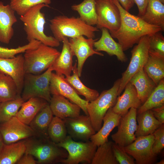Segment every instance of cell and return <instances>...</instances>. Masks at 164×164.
Listing matches in <instances>:
<instances>
[{
	"label": "cell",
	"instance_id": "cell-1",
	"mask_svg": "<svg viewBox=\"0 0 164 164\" xmlns=\"http://www.w3.org/2000/svg\"><path fill=\"white\" fill-rule=\"evenodd\" d=\"M120 12L121 24L117 30L110 32L113 38L117 39L125 51L137 44L143 36H149L162 31L159 26L149 24L139 16L130 13L125 9L118 0H112Z\"/></svg>",
	"mask_w": 164,
	"mask_h": 164
},
{
	"label": "cell",
	"instance_id": "cell-2",
	"mask_svg": "<svg viewBox=\"0 0 164 164\" xmlns=\"http://www.w3.org/2000/svg\"><path fill=\"white\" fill-rule=\"evenodd\" d=\"M49 22L53 36L60 42L64 37L74 38L83 36L94 39L95 32L99 31L96 27L87 25L79 17L59 15L50 20Z\"/></svg>",
	"mask_w": 164,
	"mask_h": 164
},
{
	"label": "cell",
	"instance_id": "cell-3",
	"mask_svg": "<svg viewBox=\"0 0 164 164\" xmlns=\"http://www.w3.org/2000/svg\"><path fill=\"white\" fill-rule=\"evenodd\" d=\"M24 140L26 148L25 153L36 157L37 163H60L68 156V153L65 149L58 146L48 137L34 135Z\"/></svg>",
	"mask_w": 164,
	"mask_h": 164
},
{
	"label": "cell",
	"instance_id": "cell-4",
	"mask_svg": "<svg viewBox=\"0 0 164 164\" xmlns=\"http://www.w3.org/2000/svg\"><path fill=\"white\" fill-rule=\"evenodd\" d=\"M45 7L50 6L44 4L38 5L20 16V19L23 23V29L29 42L36 40L46 45L57 47L60 42L53 36H47L44 32L46 21L45 14L41 10Z\"/></svg>",
	"mask_w": 164,
	"mask_h": 164
},
{
	"label": "cell",
	"instance_id": "cell-5",
	"mask_svg": "<svg viewBox=\"0 0 164 164\" xmlns=\"http://www.w3.org/2000/svg\"><path fill=\"white\" fill-rule=\"evenodd\" d=\"M60 53L56 49L41 43L36 48L24 52V68L25 73L39 74L53 64Z\"/></svg>",
	"mask_w": 164,
	"mask_h": 164
},
{
	"label": "cell",
	"instance_id": "cell-6",
	"mask_svg": "<svg viewBox=\"0 0 164 164\" xmlns=\"http://www.w3.org/2000/svg\"><path fill=\"white\" fill-rule=\"evenodd\" d=\"M121 82L116 80L110 89L103 91L95 100L88 103L87 110L92 126L96 132L101 128L103 118L108 110L115 104Z\"/></svg>",
	"mask_w": 164,
	"mask_h": 164
},
{
	"label": "cell",
	"instance_id": "cell-7",
	"mask_svg": "<svg viewBox=\"0 0 164 164\" xmlns=\"http://www.w3.org/2000/svg\"><path fill=\"white\" fill-rule=\"evenodd\" d=\"M53 71L51 66L42 74L25 73L21 96L24 101L39 97L50 102L51 98L50 82Z\"/></svg>",
	"mask_w": 164,
	"mask_h": 164
},
{
	"label": "cell",
	"instance_id": "cell-8",
	"mask_svg": "<svg viewBox=\"0 0 164 164\" xmlns=\"http://www.w3.org/2000/svg\"><path fill=\"white\" fill-rule=\"evenodd\" d=\"M56 144L65 149L68 153L67 157L60 162L64 164H91L97 147L91 141H75L70 135Z\"/></svg>",
	"mask_w": 164,
	"mask_h": 164
},
{
	"label": "cell",
	"instance_id": "cell-9",
	"mask_svg": "<svg viewBox=\"0 0 164 164\" xmlns=\"http://www.w3.org/2000/svg\"><path fill=\"white\" fill-rule=\"evenodd\" d=\"M137 44L131 51V57L127 69L122 73L118 96H120L131 78L139 69L144 67L148 58L149 36H143Z\"/></svg>",
	"mask_w": 164,
	"mask_h": 164
},
{
	"label": "cell",
	"instance_id": "cell-10",
	"mask_svg": "<svg viewBox=\"0 0 164 164\" xmlns=\"http://www.w3.org/2000/svg\"><path fill=\"white\" fill-rule=\"evenodd\" d=\"M97 20L96 27L107 29L109 32L117 30L121 24L119 9L112 0H95Z\"/></svg>",
	"mask_w": 164,
	"mask_h": 164
},
{
	"label": "cell",
	"instance_id": "cell-11",
	"mask_svg": "<svg viewBox=\"0 0 164 164\" xmlns=\"http://www.w3.org/2000/svg\"><path fill=\"white\" fill-rule=\"evenodd\" d=\"M154 142V136L151 134L136 137L133 142L124 148L137 164H152L155 162L157 156L152 149Z\"/></svg>",
	"mask_w": 164,
	"mask_h": 164
},
{
	"label": "cell",
	"instance_id": "cell-12",
	"mask_svg": "<svg viewBox=\"0 0 164 164\" xmlns=\"http://www.w3.org/2000/svg\"><path fill=\"white\" fill-rule=\"evenodd\" d=\"M137 115V109L132 108L125 114L121 116L117 131L111 136L115 143L125 147L136 139L135 133L138 128Z\"/></svg>",
	"mask_w": 164,
	"mask_h": 164
},
{
	"label": "cell",
	"instance_id": "cell-13",
	"mask_svg": "<svg viewBox=\"0 0 164 164\" xmlns=\"http://www.w3.org/2000/svg\"><path fill=\"white\" fill-rule=\"evenodd\" d=\"M0 132L5 144H9L25 139L34 135V133L28 125L16 116L0 123Z\"/></svg>",
	"mask_w": 164,
	"mask_h": 164
},
{
	"label": "cell",
	"instance_id": "cell-14",
	"mask_svg": "<svg viewBox=\"0 0 164 164\" xmlns=\"http://www.w3.org/2000/svg\"><path fill=\"white\" fill-rule=\"evenodd\" d=\"M51 94L62 96L78 105L87 115L89 102L81 98L72 86L66 80L64 75L52 73L50 82Z\"/></svg>",
	"mask_w": 164,
	"mask_h": 164
},
{
	"label": "cell",
	"instance_id": "cell-15",
	"mask_svg": "<svg viewBox=\"0 0 164 164\" xmlns=\"http://www.w3.org/2000/svg\"><path fill=\"white\" fill-rule=\"evenodd\" d=\"M67 132L73 139L87 141L96 132L88 115H79L63 119Z\"/></svg>",
	"mask_w": 164,
	"mask_h": 164
},
{
	"label": "cell",
	"instance_id": "cell-16",
	"mask_svg": "<svg viewBox=\"0 0 164 164\" xmlns=\"http://www.w3.org/2000/svg\"><path fill=\"white\" fill-rule=\"evenodd\" d=\"M98 39L86 38L83 36L69 39L74 56L77 58V68L80 77L81 76L84 65L89 57L94 54L104 56L103 54L96 51L94 49V43Z\"/></svg>",
	"mask_w": 164,
	"mask_h": 164
},
{
	"label": "cell",
	"instance_id": "cell-17",
	"mask_svg": "<svg viewBox=\"0 0 164 164\" xmlns=\"http://www.w3.org/2000/svg\"><path fill=\"white\" fill-rule=\"evenodd\" d=\"M0 74L12 78L16 85L18 93L21 95L25 74L23 56L20 53L12 58H0Z\"/></svg>",
	"mask_w": 164,
	"mask_h": 164
},
{
	"label": "cell",
	"instance_id": "cell-18",
	"mask_svg": "<svg viewBox=\"0 0 164 164\" xmlns=\"http://www.w3.org/2000/svg\"><path fill=\"white\" fill-rule=\"evenodd\" d=\"M101 30V36L94 44L95 50L98 52H105L110 56H115L121 62H127L128 58L121 45L114 40L107 29L103 28Z\"/></svg>",
	"mask_w": 164,
	"mask_h": 164
},
{
	"label": "cell",
	"instance_id": "cell-19",
	"mask_svg": "<svg viewBox=\"0 0 164 164\" xmlns=\"http://www.w3.org/2000/svg\"><path fill=\"white\" fill-rule=\"evenodd\" d=\"M124 89V92L121 95L118 96L112 107L115 113L121 116L125 114L130 108H133L137 109L142 104L135 86L130 82L127 83Z\"/></svg>",
	"mask_w": 164,
	"mask_h": 164
},
{
	"label": "cell",
	"instance_id": "cell-20",
	"mask_svg": "<svg viewBox=\"0 0 164 164\" xmlns=\"http://www.w3.org/2000/svg\"><path fill=\"white\" fill-rule=\"evenodd\" d=\"M15 12L9 4L0 1V42L9 44L14 35L13 26L17 22Z\"/></svg>",
	"mask_w": 164,
	"mask_h": 164
},
{
	"label": "cell",
	"instance_id": "cell-21",
	"mask_svg": "<svg viewBox=\"0 0 164 164\" xmlns=\"http://www.w3.org/2000/svg\"><path fill=\"white\" fill-rule=\"evenodd\" d=\"M49 103L53 115L62 119L80 115V108L62 96L53 95Z\"/></svg>",
	"mask_w": 164,
	"mask_h": 164
},
{
	"label": "cell",
	"instance_id": "cell-22",
	"mask_svg": "<svg viewBox=\"0 0 164 164\" xmlns=\"http://www.w3.org/2000/svg\"><path fill=\"white\" fill-rule=\"evenodd\" d=\"M62 42L63 46L61 52L51 67L56 74L67 77L70 75L72 71L73 59L74 54L68 38L64 37Z\"/></svg>",
	"mask_w": 164,
	"mask_h": 164
},
{
	"label": "cell",
	"instance_id": "cell-23",
	"mask_svg": "<svg viewBox=\"0 0 164 164\" xmlns=\"http://www.w3.org/2000/svg\"><path fill=\"white\" fill-rule=\"evenodd\" d=\"M121 117L113 111L112 107L110 108L103 118V124L101 128L91 137V141L97 147L108 142L111 132L118 126Z\"/></svg>",
	"mask_w": 164,
	"mask_h": 164
},
{
	"label": "cell",
	"instance_id": "cell-24",
	"mask_svg": "<svg viewBox=\"0 0 164 164\" xmlns=\"http://www.w3.org/2000/svg\"><path fill=\"white\" fill-rule=\"evenodd\" d=\"M129 82L135 86L142 104L146 100L156 86L148 77L143 67L139 69Z\"/></svg>",
	"mask_w": 164,
	"mask_h": 164
},
{
	"label": "cell",
	"instance_id": "cell-25",
	"mask_svg": "<svg viewBox=\"0 0 164 164\" xmlns=\"http://www.w3.org/2000/svg\"><path fill=\"white\" fill-rule=\"evenodd\" d=\"M53 117L48 103L38 113L29 125L33 131L34 135L48 137V130Z\"/></svg>",
	"mask_w": 164,
	"mask_h": 164
},
{
	"label": "cell",
	"instance_id": "cell-26",
	"mask_svg": "<svg viewBox=\"0 0 164 164\" xmlns=\"http://www.w3.org/2000/svg\"><path fill=\"white\" fill-rule=\"evenodd\" d=\"M143 68L157 86L164 77V56L149 51L148 58Z\"/></svg>",
	"mask_w": 164,
	"mask_h": 164
},
{
	"label": "cell",
	"instance_id": "cell-27",
	"mask_svg": "<svg viewBox=\"0 0 164 164\" xmlns=\"http://www.w3.org/2000/svg\"><path fill=\"white\" fill-rule=\"evenodd\" d=\"M48 103L42 98H31L24 102L16 117L21 121L29 125L38 113Z\"/></svg>",
	"mask_w": 164,
	"mask_h": 164
},
{
	"label": "cell",
	"instance_id": "cell-28",
	"mask_svg": "<svg viewBox=\"0 0 164 164\" xmlns=\"http://www.w3.org/2000/svg\"><path fill=\"white\" fill-rule=\"evenodd\" d=\"M147 23L164 30V4L159 0H149L143 15L140 17Z\"/></svg>",
	"mask_w": 164,
	"mask_h": 164
},
{
	"label": "cell",
	"instance_id": "cell-29",
	"mask_svg": "<svg viewBox=\"0 0 164 164\" xmlns=\"http://www.w3.org/2000/svg\"><path fill=\"white\" fill-rule=\"evenodd\" d=\"M138 128L135 132L136 137L152 134L162 124L153 115L151 110L137 114Z\"/></svg>",
	"mask_w": 164,
	"mask_h": 164
},
{
	"label": "cell",
	"instance_id": "cell-30",
	"mask_svg": "<svg viewBox=\"0 0 164 164\" xmlns=\"http://www.w3.org/2000/svg\"><path fill=\"white\" fill-rule=\"evenodd\" d=\"M26 149L24 140L9 144L4 143L0 151V164H16Z\"/></svg>",
	"mask_w": 164,
	"mask_h": 164
},
{
	"label": "cell",
	"instance_id": "cell-31",
	"mask_svg": "<svg viewBox=\"0 0 164 164\" xmlns=\"http://www.w3.org/2000/svg\"><path fill=\"white\" fill-rule=\"evenodd\" d=\"M72 75L65 77L66 80L72 86L79 95H82L85 97V100L90 102L96 99L99 94L97 91L91 89L86 86L81 81L78 75L77 62L73 65Z\"/></svg>",
	"mask_w": 164,
	"mask_h": 164
},
{
	"label": "cell",
	"instance_id": "cell-32",
	"mask_svg": "<svg viewBox=\"0 0 164 164\" xmlns=\"http://www.w3.org/2000/svg\"><path fill=\"white\" fill-rule=\"evenodd\" d=\"M71 8L78 13L79 17L87 25H96L97 18L95 0H83L79 4L72 5Z\"/></svg>",
	"mask_w": 164,
	"mask_h": 164
},
{
	"label": "cell",
	"instance_id": "cell-33",
	"mask_svg": "<svg viewBox=\"0 0 164 164\" xmlns=\"http://www.w3.org/2000/svg\"><path fill=\"white\" fill-rule=\"evenodd\" d=\"M164 105V80H161L149 97L137 109V114Z\"/></svg>",
	"mask_w": 164,
	"mask_h": 164
},
{
	"label": "cell",
	"instance_id": "cell-34",
	"mask_svg": "<svg viewBox=\"0 0 164 164\" xmlns=\"http://www.w3.org/2000/svg\"><path fill=\"white\" fill-rule=\"evenodd\" d=\"M112 142H108L97 147L91 164H118L114 155Z\"/></svg>",
	"mask_w": 164,
	"mask_h": 164
},
{
	"label": "cell",
	"instance_id": "cell-35",
	"mask_svg": "<svg viewBox=\"0 0 164 164\" xmlns=\"http://www.w3.org/2000/svg\"><path fill=\"white\" fill-rule=\"evenodd\" d=\"M21 96L16 85L9 76L0 74V102L13 100Z\"/></svg>",
	"mask_w": 164,
	"mask_h": 164
},
{
	"label": "cell",
	"instance_id": "cell-36",
	"mask_svg": "<svg viewBox=\"0 0 164 164\" xmlns=\"http://www.w3.org/2000/svg\"><path fill=\"white\" fill-rule=\"evenodd\" d=\"M24 101L19 96L16 98L0 103V123L16 116Z\"/></svg>",
	"mask_w": 164,
	"mask_h": 164
},
{
	"label": "cell",
	"instance_id": "cell-37",
	"mask_svg": "<svg viewBox=\"0 0 164 164\" xmlns=\"http://www.w3.org/2000/svg\"><path fill=\"white\" fill-rule=\"evenodd\" d=\"M67 133L63 120L58 117H53L48 130V136L50 139L57 144L65 139Z\"/></svg>",
	"mask_w": 164,
	"mask_h": 164
},
{
	"label": "cell",
	"instance_id": "cell-38",
	"mask_svg": "<svg viewBox=\"0 0 164 164\" xmlns=\"http://www.w3.org/2000/svg\"><path fill=\"white\" fill-rule=\"evenodd\" d=\"M51 0H10L9 5L15 13L20 16L31 8L40 4L49 5Z\"/></svg>",
	"mask_w": 164,
	"mask_h": 164
},
{
	"label": "cell",
	"instance_id": "cell-39",
	"mask_svg": "<svg viewBox=\"0 0 164 164\" xmlns=\"http://www.w3.org/2000/svg\"><path fill=\"white\" fill-rule=\"evenodd\" d=\"M41 43L38 41L34 40L29 42L26 44L13 48H9L0 46V58H13L16 55L24 53L27 50L37 48Z\"/></svg>",
	"mask_w": 164,
	"mask_h": 164
},
{
	"label": "cell",
	"instance_id": "cell-40",
	"mask_svg": "<svg viewBox=\"0 0 164 164\" xmlns=\"http://www.w3.org/2000/svg\"><path fill=\"white\" fill-rule=\"evenodd\" d=\"M161 31L149 36V51L164 56V37Z\"/></svg>",
	"mask_w": 164,
	"mask_h": 164
},
{
	"label": "cell",
	"instance_id": "cell-41",
	"mask_svg": "<svg viewBox=\"0 0 164 164\" xmlns=\"http://www.w3.org/2000/svg\"><path fill=\"white\" fill-rule=\"evenodd\" d=\"M112 149L115 157L119 164H135L134 158L126 152L123 147L113 142Z\"/></svg>",
	"mask_w": 164,
	"mask_h": 164
},
{
	"label": "cell",
	"instance_id": "cell-42",
	"mask_svg": "<svg viewBox=\"0 0 164 164\" xmlns=\"http://www.w3.org/2000/svg\"><path fill=\"white\" fill-rule=\"evenodd\" d=\"M154 137V142L152 146L153 153L156 155L160 153L164 147V124L152 134Z\"/></svg>",
	"mask_w": 164,
	"mask_h": 164
},
{
	"label": "cell",
	"instance_id": "cell-43",
	"mask_svg": "<svg viewBox=\"0 0 164 164\" xmlns=\"http://www.w3.org/2000/svg\"><path fill=\"white\" fill-rule=\"evenodd\" d=\"M155 118L162 124L164 123V105L151 109Z\"/></svg>",
	"mask_w": 164,
	"mask_h": 164
},
{
	"label": "cell",
	"instance_id": "cell-44",
	"mask_svg": "<svg viewBox=\"0 0 164 164\" xmlns=\"http://www.w3.org/2000/svg\"><path fill=\"white\" fill-rule=\"evenodd\" d=\"M37 163L31 154L25 153L18 161L17 164H36Z\"/></svg>",
	"mask_w": 164,
	"mask_h": 164
},
{
	"label": "cell",
	"instance_id": "cell-45",
	"mask_svg": "<svg viewBox=\"0 0 164 164\" xmlns=\"http://www.w3.org/2000/svg\"><path fill=\"white\" fill-rule=\"evenodd\" d=\"M138 7V16L141 17L144 14L149 0H133Z\"/></svg>",
	"mask_w": 164,
	"mask_h": 164
},
{
	"label": "cell",
	"instance_id": "cell-46",
	"mask_svg": "<svg viewBox=\"0 0 164 164\" xmlns=\"http://www.w3.org/2000/svg\"><path fill=\"white\" fill-rule=\"evenodd\" d=\"M122 7L126 10L129 12L134 6V2L133 0H118Z\"/></svg>",
	"mask_w": 164,
	"mask_h": 164
},
{
	"label": "cell",
	"instance_id": "cell-47",
	"mask_svg": "<svg viewBox=\"0 0 164 164\" xmlns=\"http://www.w3.org/2000/svg\"><path fill=\"white\" fill-rule=\"evenodd\" d=\"M4 144V142L3 138H2V135L1 134V133L0 132V151L2 149Z\"/></svg>",
	"mask_w": 164,
	"mask_h": 164
},
{
	"label": "cell",
	"instance_id": "cell-48",
	"mask_svg": "<svg viewBox=\"0 0 164 164\" xmlns=\"http://www.w3.org/2000/svg\"><path fill=\"white\" fill-rule=\"evenodd\" d=\"M156 164H164V159H162L159 162L156 163Z\"/></svg>",
	"mask_w": 164,
	"mask_h": 164
},
{
	"label": "cell",
	"instance_id": "cell-49",
	"mask_svg": "<svg viewBox=\"0 0 164 164\" xmlns=\"http://www.w3.org/2000/svg\"><path fill=\"white\" fill-rule=\"evenodd\" d=\"M159 0L160 2H161L162 3L164 4V0Z\"/></svg>",
	"mask_w": 164,
	"mask_h": 164
},
{
	"label": "cell",
	"instance_id": "cell-50",
	"mask_svg": "<svg viewBox=\"0 0 164 164\" xmlns=\"http://www.w3.org/2000/svg\"><path fill=\"white\" fill-rule=\"evenodd\" d=\"M1 102H0V103Z\"/></svg>",
	"mask_w": 164,
	"mask_h": 164
}]
</instances>
